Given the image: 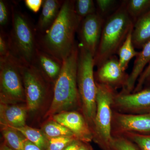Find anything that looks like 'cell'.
<instances>
[{
    "label": "cell",
    "mask_w": 150,
    "mask_h": 150,
    "mask_svg": "<svg viewBox=\"0 0 150 150\" xmlns=\"http://www.w3.org/2000/svg\"><path fill=\"white\" fill-rule=\"evenodd\" d=\"M75 3V1H64L54 23L37 40L38 48L62 62L74 47L75 33L81 24Z\"/></svg>",
    "instance_id": "cell-1"
},
{
    "label": "cell",
    "mask_w": 150,
    "mask_h": 150,
    "mask_svg": "<svg viewBox=\"0 0 150 150\" xmlns=\"http://www.w3.org/2000/svg\"><path fill=\"white\" fill-rule=\"evenodd\" d=\"M79 46L75 44L72 51L63 62L61 73L54 84L53 100L46 116L67 111L81 102L77 83Z\"/></svg>",
    "instance_id": "cell-2"
},
{
    "label": "cell",
    "mask_w": 150,
    "mask_h": 150,
    "mask_svg": "<svg viewBox=\"0 0 150 150\" xmlns=\"http://www.w3.org/2000/svg\"><path fill=\"white\" fill-rule=\"evenodd\" d=\"M134 25L126 10L125 1L122 2L103 24L99 45L94 57L95 66L99 67L118 52Z\"/></svg>",
    "instance_id": "cell-3"
},
{
    "label": "cell",
    "mask_w": 150,
    "mask_h": 150,
    "mask_svg": "<svg viewBox=\"0 0 150 150\" xmlns=\"http://www.w3.org/2000/svg\"><path fill=\"white\" fill-rule=\"evenodd\" d=\"M12 28L9 35L11 54L19 62L33 64L38 46L36 28L25 15L12 7Z\"/></svg>",
    "instance_id": "cell-4"
},
{
    "label": "cell",
    "mask_w": 150,
    "mask_h": 150,
    "mask_svg": "<svg viewBox=\"0 0 150 150\" xmlns=\"http://www.w3.org/2000/svg\"><path fill=\"white\" fill-rule=\"evenodd\" d=\"M93 56L84 47L79 46L77 83L83 115L92 131L96 111L97 86L93 68Z\"/></svg>",
    "instance_id": "cell-5"
},
{
    "label": "cell",
    "mask_w": 150,
    "mask_h": 150,
    "mask_svg": "<svg viewBox=\"0 0 150 150\" xmlns=\"http://www.w3.org/2000/svg\"><path fill=\"white\" fill-rule=\"evenodd\" d=\"M96 83V111L92 132L93 140L103 150L112 147V104L115 90Z\"/></svg>",
    "instance_id": "cell-6"
},
{
    "label": "cell",
    "mask_w": 150,
    "mask_h": 150,
    "mask_svg": "<svg viewBox=\"0 0 150 150\" xmlns=\"http://www.w3.org/2000/svg\"><path fill=\"white\" fill-rule=\"evenodd\" d=\"M0 84L2 101L24 100L25 94L19 62L11 54L0 58Z\"/></svg>",
    "instance_id": "cell-7"
},
{
    "label": "cell",
    "mask_w": 150,
    "mask_h": 150,
    "mask_svg": "<svg viewBox=\"0 0 150 150\" xmlns=\"http://www.w3.org/2000/svg\"><path fill=\"white\" fill-rule=\"evenodd\" d=\"M18 62L27 108L34 111L39 108L45 98L47 92L46 84L42 74L34 65Z\"/></svg>",
    "instance_id": "cell-8"
},
{
    "label": "cell",
    "mask_w": 150,
    "mask_h": 150,
    "mask_svg": "<svg viewBox=\"0 0 150 150\" xmlns=\"http://www.w3.org/2000/svg\"><path fill=\"white\" fill-rule=\"evenodd\" d=\"M114 111L128 114L150 112V86L137 92L122 91L115 94L112 104Z\"/></svg>",
    "instance_id": "cell-9"
},
{
    "label": "cell",
    "mask_w": 150,
    "mask_h": 150,
    "mask_svg": "<svg viewBox=\"0 0 150 150\" xmlns=\"http://www.w3.org/2000/svg\"><path fill=\"white\" fill-rule=\"evenodd\" d=\"M112 136L126 133L150 134V112L128 114L112 111Z\"/></svg>",
    "instance_id": "cell-10"
},
{
    "label": "cell",
    "mask_w": 150,
    "mask_h": 150,
    "mask_svg": "<svg viewBox=\"0 0 150 150\" xmlns=\"http://www.w3.org/2000/svg\"><path fill=\"white\" fill-rule=\"evenodd\" d=\"M81 24L79 36L81 45L94 57L101 37L103 18L96 12L86 17Z\"/></svg>",
    "instance_id": "cell-11"
},
{
    "label": "cell",
    "mask_w": 150,
    "mask_h": 150,
    "mask_svg": "<svg viewBox=\"0 0 150 150\" xmlns=\"http://www.w3.org/2000/svg\"><path fill=\"white\" fill-rule=\"evenodd\" d=\"M52 117V120L71 131L78 141L88 143L93 140L91 128L83 114L77 111H67L58 113Z\"/></svg>",
    "instance_id": "cell-12"
},
{
    "label": "cell",
    "mask_w": 150,
    "mask_h": 150,
    "mask_svg": "<svg viewBox=\"0 0 150 150\" xmlns=\"http://www.w3.org/2000/svg\"><path fill=\"white\" fill-rule=\"evenodd\" d=\"M128 76L120 67L118 58L114 55L98 67L96 82L115 90L118 88H124Z\"/></svg>",
    "instance_id": "cell-13"
},
{
    "label": "cell",
    "mask_w": 150,
    "mask_h": 150,
    "mask_svg": "<svg viewBox=\"0 0 150 150\" xmlns=\"http://www.w3.org/2000/svg\"><path fill=\"white\" fill-rule=\"evenodd\" d=\"M63 62L39 48L32 64L51 80L56 82L61 73Z\"/></svg>",
    "instance_id": "cell-14"
},
{
    "label": "cell",
    "mask_w": 150,
    "mask_h": 150,
    "mask_svg": "<svg viewBox=\"0 0 150 150\" xmlns=\"http://www.w3.org/2000/svg\"><path fill=\"white\" fill-rule=\"evenodd\" d=\"M142 50L139 52L134 61L132 71L129 75L126 85L122 91L131 93L134 90L136 83L145 67L150 63V40L142 47Z\"/></svg>",
    "instance_id": "cell-15"
},
{
    "label": "cell",
    "mask_w": 150,
    "mask_h": 150,
    "mask_svg": "<svg viewBox=\"0 0 150 150\" xmlns=\"http://www.w3.org/2000/svg\"><path fill=\"white\" fill-rule=\"evenodd\" d=\"M1 124L11 128L25 126L26 111L25 108L1 103L0 108Z\"/></svg>",
    "instance_id": "cell-16"
},
{
    "label": "cell",
    "mask_w": 150,
    "mask_h": 150,
    "mask_svg": "<svg viewBox=\"0 0 150 150\" xmlns=\"http://www.w3.org/2000/svg\"><path fill=\"white\" fill-rule=\"evenodd\" d=\"M64 1L58 0L43 1L42 10L36 29L43 34L51 27L59 15Z\"/></svg>",
    "instance_id": "cell-17"
},
{
    "label": "cell",
    "mask_w": 150,
    "mask_h": 150,
    "mask_svg": "<svg viewBox=\"0 0 150 150\" xmlns=\"http://www.w3.org/2000/svg\"><path fill=\"white\" fill-rule=\"evenodd\" d=\"M132 37L134 47L138 48L150 40V10L134 23Z\"/></svg>",
    "instance_id": "cell-18"
},
{
    "label": "cell",
    "mask_w": 150,
    "mask_h": 150,
    "mask_svg": "<svg viewBox=\"0 0 150 150\" xmlns=\"http://www.w3.org/2000/svg\"><path fill=\"white\" fill-rule=\"evenodd\" d=\"M130 30L126 40L118 49V61L122 69L126 71L129 62L134 57H137L139 52L135 50V47L132 41V31Z\"/></svg>",
    "instance_id": "cell-19"
},
{
    "label": "cell",
    "mask_w": 150,
    "mask_h": 150,
    "mask_svg": "<svg viewBox=\"0 0 150 150\" xmlns=\"http://www.w3.org/2000/svg\"><path fill=\"white\" fill-rule=\"evenodd\" d=\"M11 128L18 131L26 139L33 143L41 150L47 149L48 140L41 131L26 126Z\"/></svg>",
    "instance_id": "cell-20"
},
{
    "label": "cell",
    "mask_w": 150,
    "mask_h": 150,
    "mask_svg": "<svg viewBox=\"0 0 150 150\" xmlns=\"http://www.w3.org/2000/svg\"><path fill=\"white\" fill-rule=\"evenodd\" d=\"M3 126L2 134L6 144L13 150H24L26 139L20 133L10 127Z\"/></svg>",
    "instance_id": "cell-21"
},
{
    "label": "cell",
    "mask_w": 150,
    "mask_h": 150,
    "mask_svg": "<svg viewBox=\"0 0 150 150\" xmlns=\"http://www.w3.org/2000/svg\"><path fill=\"white\" fill-rule=\"evenodd\" d=\"M127 13L134 23L150 10V0L125 1Z\"/></svg>",
    "instance_id": "cell-22"
},
{
    "label": "cell",
    "mask_w": 150,
    "mask_h": 150,
    "mask_svg": "<svg viewBox=\"0 0 150 150\" xmlns=\"http://www.w3.org/2000/svg\"><path fill=\"white\" fill-rule=\"evenodd\" d=\"M42 130L47 139L62 137H72L76 139L71 131L62 124L53 120L46 123L43 126Z\"/></svg>",
    "instance_id": "cell-23"
},
{
    "label": "cell",
    "mask_w": 150,
    "mask_h": 150,
    "mask_svg": "<svg viewBox=\"0 0 150 150\" xmlns=\"http://www.w3.org/2000/svg\"><path fill=\"white\" fill-rule=\"evenodd\" d=\"M75 9L81 23L86 17L97 12L95 2L93 0L75 1Z\"/></svg>",
    "instance_id": "cell-24"
},
{
    "label": "cell",
    "mask_w": 150,
    "mask_h": 150,
    "mask_svg": "<svg viewBox=\"0 0 150 150\" xmlns=\"http://www.w3.org/2000/svg\"><path fill=\"white\" fill-rule=\"evenodd\" d=\"M120 136L131 141L139 150H150V134L126 133Z\"/></svg>",
    "instance_id": "cell-25"
},
{
    "label": "cell",
    "mask_w": 150,
    "mask_h": 150,
    "mask_svg": "<svg viewBox=\"0 0 150 150\" xmlns=\"http://www.w3.org/2000/svg\"><path fill=\"white\" fill-rule=\"evenodd\" d=\"M48 140L46 150H64L68 145L76 139L72 137H62Z\"/></svg>",
    "instance_id": "cell-26"
},
{
    "label": "cell",
    "mask_w": 150,
    "mask_h": 150,
    "mask_svg": "<svg viewBox=\"0 0 150 150\" xmlns=\"http://www.w3.org/2000/svg\"><path fill=\"white\" fill-rule=\"evenodd\" d=\"M113 150H139L131 141L122 136H113Z\"/></svg>",
    "instance_id": "cell-27"
},
{
    "label": "cell",
    "mask_w": 150,
    "mask_h": 150,
    "mask_svg": "<svg viewBox=\"0 0 150 150\" xmlns=\"http://www.w3.org/2000/svg\"><path fill=\"white\" fill-rule=\"evenodd\" d=\"M96 3L98 11L97 13L103 18V17L116 7L118 1L115 0H96Z\"/></svg>",
    "instance_id": "cell-28"
},
{
    "label": "cell",
    "mask_w": 150,
    "mask_h": 150,
    "mask_svg": "<svg viewBox=\"0 0 150 150\" xmlns=\"http://www.w3.org/2000/svg\"><path fill=\"white\" fill-rule=\"evenodd\" d=\"M11 55L9 35L1 30L0 33V58H5Z\"/></svg>",
    "instance_id": "cell-29"
},
{
    "label": "cell",
    "mask_w": 150,
    "mask_h": 150,
    "mask_svg": "<svg viewBox=\"0 0 150 150\" xmlns=\"http://www.w3.org/2000/svg\"><path fill=\"white\" fill-rule=\"evenodd\" d=\"M150 77V63L138 79L136 86L132 92H137L143 89V86Z\"/></svg>",
    "instance_id": "cell-30"
},
{
    "label": "cell",
    "mask_w": 150,
    "mask_h": 150,
    "mask_svg": "<svg viewBox=\"0 0 150 150\" xmlns=\"http://www.w3.org/2000/svg\"><path fill=\"white\" fill-rule=\"evenodd\" d=\"M9 12L7 4L5 1H0V25L5 26L8 23Z\"/></svg>",
    "instance_id": "cell-31"
},
{
    "label": "cell",
    "mask_w": 150,
    "mask_h": 150,
    "mask_svg": "<svg viewBox=\"0 0 150 150\" xmlns=\"http://www.w3.org/2000/svg\"><path fill=\"white\" fill-rule=\"evenodd\" d=\"M42 0H25V4L28 8L35 13H37L43 5Z\"/></svg>",
    "instance_id": "cell-32"
},
{
    "label": "cell",
    "mask_w": 150,
    "mask_h": 150,
    "mask_svg": "<svg viewBox=\"0 0 150 150\" xmlns=\"http://www.w3.org/2000/svg\"><path fill=\"white\" fill-rule=\"evenodd\" d=\"M24 150H42L37 146L26 139L24 145Z\"/></svg>",
    "instance_id": "cell-33"
},
{
    "label": "cell",
    "mask_w": 150,
    "mask_h": 150,
    "mask_svg": "<svg viewBox=\"0 0 150 150\" xmlns=\"http://www.w3.org/2000/svg\"><path fill=\"white\" fill-rule=\"evenodd\" d=\"M80 141L76 140L72 142L65 148L64 150H79Z\"/></svg>",
    "instance_id": "cell-34"
},
{
    "label": "cell",
    "mask_w": 150,
    "mask_h": 150,
    "mask_svg": "<svg viewBox=\"0 0 150 150\" xmlns=\"http://www.w3.org/2000/svg\"><path fill=\"white\" fill-rule=\"evenodd\" d=\"M79 150H93L91 147L87 142H80Z\"/></svg>",
    "instance_id": "cell-35"
},
{
    "label": "cell",
    "mask_w": 150,
    "mask_h": 150,
    "mask_svg": "<svg viewBox=\"0 0 150 150\" xmlns=\"http://www.w3.org/2000/svg\"><path fill=\"white\" fill-rule=\"evenodd\" d=\"M1 150H13L11 148L9 147L6 144L2 145L1 146Z\"/></svg>",
    "instance_id": "cell-36"
},
{
    "label": "cell",
    "mask_w": 150,
    "mask_h": 150,
    "mask_svg": "<svg viewBox=\"0 0 150 150\" xmlns=\"http://www.w3.org/2000/svg\"><path fill=\"white\" fill-rule=\"evenodd\" d=\"M146 82H147L149 84V85H150V77L149 78V79H148V80L146 81Z\"/></svg>",
    "instance_id": "cell-37"
}]
</instances>
